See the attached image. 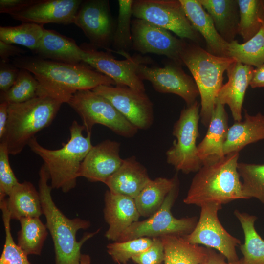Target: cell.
<instances>
[{
    "label": "cell",
    "mask_w": 264,
    "mask_h": 264,
    "mask_svg": "<svg viewBox=\"0 0 264 264\" xmlns=\"http://www.w3.org/2000/svg\"><path fill=\"white\" fill-rule=\"evenodd\" d=\"M83 125L74 120L69 127L70 137L57 150H50L41 145L34 137L28 145L33 152L44 161L48 172L52 189L67 193L74 188L81 164L93 145L91 133L84 136Z\"/></svg>",
    "instance_id": "4"
},
{
    "label": "cell",
    "mask_w": 264,
    "mask_h": 264,
    "mask_svg": "<svg viewBox=\"0 0 264 264\" xmlns=\"http://www.w3.org/2000/svg\"><path fill=\"white\" fill-rule=\"evenodd\" d=\"M200 207V217L194 229L183 238L190 243L217 250L229 262L238 261L236 247L241 244V242L229 234L220 221L218 213L222 205L209 202Z\"/></svg>",
    "instance_id": "11"
},
{
    "label": "cell",
    "mask_w": 264,
    "mask_h": 264,
    "mask_svg": "<svg viewBox=\"0 0 264 264\" xmlns=\"http://www.w3.org/2000/svg\"><path fill=\"white\" fill-rule=\"evenodd\" d=\"M137 74L142 80L150 82L158 92L173 93L181 97L187 106L194 103L199 95L193 78L176 63L160 67L149 66L143 63L139 65Z\"/></svg>",
    "instance_id": "14"
},
{
    "label": "cell",
    "mask_w": 264,
    "mask_h": 264,
    "mask_svg": "<svg viewBox=\"0 0 264 264\" xmlns=\"http://www.w3.org/2000/svg\"><path fill=\"white\" fill-rule=\"evenodd\" d=\"M119 152L120 143L109 139L93 146L81 164L78 177L105 183L123 163Z\"/></svg>",
    "instance_id": "18"
},
{
    "label": "cell",
    "mask_w": 264,
    "mask_h": 264,
    "mask_svg": "<svg viewBox=\"0 0 264 264\" xmlns=\"http://www.w3.org/2000/svg\"><path fill=\"white\" fill-rule=\"evenodd\" d=\"M35 52L43 59L69 64L82 62L83 49L75 42L57 32L44 29Z\"/></svg>",
    "instance_id": "25"
},
{
    "label": "cell",
    "mask_w": 264,
    "mask_h": 264,
    "mask_svg": "<svg viewBox=\"0 0 264 264\" xmlns=\"http://www.w3.org/2000/svg\"><path fill=\"white\" fill-rule=\"evenodd\" d=\"M234 214L242 228L244 242L240 250L246 264H264V240L257 233L255 222L257 218L235 210Z\"/></svg>",
    "instance_id": "30"
},
{
    "label": "cell",
    "mask_w": 264,
    "mask_h": 264,
    "mask_svg": "<svg viewBox=\"0 0 264 264\" xmlns=\"http://www.w3.org/2000/svg\"><path fill=\"white\" fill-rule=\"evenodd\" d=\"M150 179L144 166L131 157L124 159L104 184L110 192L134 199Z\"/></svg>",
    "instance_id": "23"
},
{
    "label": "cell",
    "mask_w": 264,
    "mask_h": 264,
    "mask_svg": "<svg viewBox=\"0 0 264 264\" xmlns=\"http://www.w3.org/2000/svg\"><path fill=\"white\" fill-rule=\"evenodd\" d=\"M228 115L224 105L217 101L205 136L197 146V154L204 164L223 157V144L228 130Z\"/></svg>",
    "instance_id": "22"
},
{
    "label": "cell",
    "mask_w": 264,
    "mask_h": 264,
    "mask_svg": "<svg viewBox=\"0 0 264 264\" xmlns=\"http://www.w3.org/2000/svg\"><path fill=\"white\" fill-rule=\"evenodd\" d=\"M180 58L191 72L199 91L201 122L208 126L218 92L223 85V73L236 61L230 57L215 56L195 43L186 42Z\"/></svg>",
    "instance_id": "6"
},
{
    "label": "cell",
    "mask_w": 264,
    "mask_h": 264,
    "mask_svg": "<svg viewBox=\"0 0 264 264\" xmlns=\"http://www.w3.org/2000/svg\"><path fill=\"white\" fill-rule=\"evenodd\" d=\"M160 238L164 249V264H200L207 256V248L190 243L183 237Z\"/></svg>",
    "instance_id": "29"
},
{
    "label": "cell",
    "mask_w": 264,
    "mask_h": 264,
    "mask_svg": "<svg viewBox=\"0 0 264 264\" xmlns=\"http://www.w3.org/2000/svg\"><path fill=\"white\" fill-rule=\"evenodd\" d=\"M227 57L256 67L264 64V19L260 31L250 40L242 44L236 40L228 43Z\"/></svg>",
    "instance_id": "32"
},
{
    "label": "cell",
    "mask_w": 264,
    "mask_h": 264,
    "mask_svg": "<svg viewBox=\"0 0 264 264\" xmlns=\"http://www.w3.org/2000/svg\"><path fill=\"white\" fill-rule=\"evenodd\" d=\"M39 83L33 75L24 69H20L18 77L11 88L0 93V102L9 105L21 103L37 95Z\"/></svg>",
    "instance_id": "36"
},
{
    "label": "cell",
    "mask_w": 264,
    "mask_h": 264,
    "mask_svg": "<svg viewBox=\"0 0 264 264\" xmlns=\"http://www.w3.org/2000/svg\"><path fill=\"white\" fill-rule=\"evenodd\" d=\"M153 238L140 237L124 242H113L108 244L107 251L115 262L125 264L132 257L147 249Z\"/></svg>",
    "instance_id": "39"
},
{
    "label": "cell",
    "mask_w": 264,
    "mask_h": 264,
    "mask_svg": "<svg viewBox=\"0 0 264 264\" xmlns=\"http://www.w3.org/2000/svg\"><path fill=\"white\" fill-rule=\"evenodd\" d=\"M132 45L142 53L163 55L174 63L182 65L180 58L186 42L172 35L168 30L145 20L132 21Z\"/></svg>",
    "instance_id": "15"
},
{
    "label": "cell",
    "mask_w": 264,
    "mask_h": 264,
    "mask_svg": "<svg viewBox=\"0 0 264 264\" xmlns=\"http://www.w3.org/2000/svg\"><path fill=\"white\" fill-rule=\"evenodd\" d=\"M237 169L242 178V188L245 199L254 198L264 205V164L241 162Z\"/></svg>",
    "instance_id": "35"
},
{
    "label": "cell",
    "mask_w": 264,
    "mask_h": 264,
    "mask_svg": "<svg viewBox=\"0 0 264 264\" xmlns=\"http://www.w3.org/2000/svg\"><path fill=\"white\" fill-rule=\"evenodd\" d=\"M20 69L13 65L0 62V93L7 91L15 82Z\"/></svg>",
    "instance_id": "42"
},
{
    "label": "cell",
    "mask_w": 264,
    "mask_h": 264,
    "mask_svg": "<svg viewBox=\"0 0 264 264\" xmlns=\"http://www.w3.org/2000/svg\"><path fill=\"white\" fill-rule=\"evenodd\" d=\"M39 175V192L46 225L53 242L55 264H80L83 245L97 234L100 228L92 232L85 233L81 240L77 241V232L89 228L90 221L79 218L70 219L66 216L52 199V188L48 184L50 177L44 164L41 166Z\"/></svg>",
    "instance_id": "2"
},
{
    "label": "cell",
    "mask_w": 264,
    "mask_h": 264,
    "mask_svg": "<svg viewBox=\"0 0 264 264\" xmlns=\"http://www.w3.org/2000/svg\"><path fill=\"white\" fill-rule=\"evenodd\" d=\"M26 51L13 44L5 43L0 40V57L1 61L8 63L11 57L24 54Z\"/></svg>",
    "instance_id": "45"
},
{
    "label": "cell",
    "mask_w": 264,
    "mask_h": 264,
    "mask_svg": "<svg viewBox=\"0 0 264 264\" xmlns=\"http://www.w3.org/2000/svg\"><path fill=\"white\" fill-rule=\"evenodd\" d=\"M5 239L3 251L0 258V264H30L27 255L16 243L12 237L10 214L7 207L6 199L0 202Z\"/></svg>",
    "instance_id": "37"
},
{
    "label": "cell",
    "mask_w": 264,
    "mask_h": 264,
    "mask_svg": "<svg viewBox=\"0 0 264 264\" xmlns=\"http://www.w3.org/2000/svg\"><path fill=\"white\" fill-rule=\"evenodd\" d=\"M104 217L109 225L105 236L116 242L122 233L141 217L134 199L107 190L104 195Z\"/></svg>",
    "instance_id": "19"
},
{
    "label": "cell",
    "mask_w": 264,
    "mask_h": 264,
    "mask_svg": "<svg viewBox=\"0 0 264 264\" xmlns=\"http://www.w3.org/2000/svg\"><path fill=\"white\" fill-rule=\"evenodd\" d=\"M67 104L81 118L87 133H91L95 124L105 126L125 137H132L138 131L108 99L92 90L77 91Z\"/></svg>",
    "instance_id": "7"
},
{
    "label": "cell",
    "mask_w": 264,
    "mask_h": 264,
    "mask_svg": "<svg viewBox=\"0 0 264 264\" xmlns=\"http://www.w3.org/2000/svg\"><path fill=\"white\" fill-rule=\"evenodd\" d=\"M74 23L82 29L92 44L109 49L114 33L108 1L82 2Z\"/></svg>",
    "instance_id": "16"
},
{
    "label": "cell",
    "mask_w": 264,
    "mask_h": 264,
    "mask_svg": "<svg viewBox=\"0 0 264 264\" xmlns=\"http://www.w3.org/2000/svg\"><path fill=\"white\" fill-rule=\"evenodd\" d=\"M132 15L170 30L181 39L195 43L201 36L187 17L179 0H136L132 4Z\"/></svg>",
    "instance_id": "10"
},
{
    "label": "cell",
    "mask_w": 264,
    "mask_h": 264,
    "mask_svg": "<svg viewBox=\"0 0 264 264\" xmlns=\"http://www.w3.org/2000/svg\"><path fill=\"white\" fill-rule=\"evenodd\" d=\"M240 20L238 34L244 42L254 37L260 30L264 19V1L237 0Z\"/></svg>",
    "instance_id": "34"
},
{
    "label": "cell",
    "mask_w": 264,
    "mask_h": 264,
    "mask_svg": "<svg viewBox=\"0 0 264 264\" xmlns=\"http://www.w3.org/2000/svg\"><path fill=\"white\" fill-rule=\"evenodd\" d=\"M178 192V180L159 210L147 219L133 223L122 233L116 242H124L140 237H183L190 234L197 223V217L177 219L173 216L171 212Z\"/></svg>",
    "instance_id": "9"
},
{
    "label": "cell",
    "mask_w": 264,
    "mask_h": 264,
    "mask_svg": "<svg viewBox=\"0 0 264 264\" xmlns=\"http://www.w3.org/2000/svg\"><path fill=\"white\" fill-rule=\"evenodd\" d=\"M250 86L253 88H264V64L254 69Z\"/></svg>",
    "instance_id": "46"
},
{
    "label": "cell",
    "mask_w": 264,
    "mask_h": 264,
    "mask_svg": "<svg viewBox=\"0 0 264 264\" xmlns=\"http://www.w3.org/2000/svg\"><path fill=\"white\" fill-rule=\"evenodd\" d=\"M133 0H119L117 27L113 37L114 47L124 50L132 45V20Z\"/></svg>",
    "instance_id": "38"
},
{
    "label": "cell",
    "mask_w": 264,
    "mask_h": 264,
    "mask_svg": "<svg viewBox=\"0 0 264 264\" xmlns=\"http://www.w3.org/2000/svg\"><path fill=\"white\" fill-rule=\"evenodd\" d=\"M9 104L5 102L0 104V139L4 135L8 119Z\"/></svg>",
    "instance_id": "47"
},
{
    "label": "cell",
    "mask_w": 264,
    "mask_h": 264,
    "mask_svg": "<svg viewBox=\"0 0 264 264\" xmlns=\"http://www.w3.org/2000/svg\"><path fill=\"white\" fill-rule=\"evenodd\" d=\"M207 248V256L200 264H246L242 257L238 261L233 262L226 261L225 257L215 249Z\"/></svg>",
    "instance_id": "44"
},
{
    "label": "cell",
    "mask_w": 264,
    "mask_h": 264,
    "mask_svg": "<svg viewBox=\"0 0 264 264\" xmlns=\"http://www.w3.org/2000/svg\"><path fill=\"white\" fill-rule=\"evenodd\" d=\"M81 48L83 49L82 61L111 78L116 85L127 86L145 92L144 83L137 74L139 65L146 62L142 58L131 57L122 52L126 59L118 60L108 52L88 47Z\"/></svg>",
    "instance_id": "13"
},
{
    "label": "cell",
    "mask_w": 264,
    "mask_h": 264,
    "mask_svg": "<svg viewBox=\"0 0 264 264\" xmlns=\"http://www.w3.org/2000/svg\"><path fill=\"white\" fill-rule=\"evenodd\" d=\"M13 64L31 73L39 83L37 95L45 94L68 103L77 91L113 86L110 77L80 63L69 64L39 57L16 58Z\"/></svg>",
    "instance_id": "1"
},
{
    "label": "cell",
    "mask_w": 264,
    "mask_h": 264,
    "mask_svg": "<svg viewBox=\"0 0 264 264\" xmlns=\"http://www.w3.org/2000/svg\"><path fill=\"white\" fill-rule=\"evenodd\" d=\"M254 69L252 66L235 61L227 68L228 81L222 85L218 92L217 101L229 106L236 122H240L242 119L244 98Z\"/></svg>",
    "instance_id": "20"
},
{
    "label": "cell",
    "mask_w": 264,
    "mask_h": 264,
    "mask_svg": "<svg viewBox=\"0 0 264 264\" xmlns=\"http://www.w3.org/2000/svg\"><path fill=\"white\" fill-rule=\"evenodd\" d=\"M6 145L0 143V202L7 198L13 188L18 184L9 161Z\"/></svg>",
    "instance_id": "40"
},
{
    "label": "cell",
    "mask_w": 264,
    "mask_h": 264,
    "mask_svg": "<svg viewBox=\"0 0 264 264\" xmlns=\"http://www.w3.org/2000/svg\"><path fill=\"white\" fill-rule=\"evenodd\" d=\"M91 258L88 254H82L80 264H90Z\"/></svg>",
    "instance_id": "48"
},
{
    "label": "cell",
    "mask_w": 264,
    "mask_h": 264,
    "mask_svg": "<svg viewBox=\"0 0 264 264\" xmlns=\"http://www.w3.org/2000/svg\"><path fill=\"white\" fill-rule=\"evenodd\" d=\"M44 30L43 25L32 22H22L14 26H0V40L22 45L35 52L40 45Z\"/></svg>",
    "instance_id": "33"
},
{
    "label": "cell",
    "mask_w": 264,
    "mask_h": 264,
    "mask_svg": "<svg viewBox=\"0 0 264 264\" xmlns=\"http://www.w3.org/2000/svg\"><path fill=\"white\" fill-rule=\"evenodd\" d=\"M178 180L176 175L172 178L151 179L134 199L140 216L148 218L159 210Z\"/></svg>",
    "instance_id": "28"
},
{
    "label": "cell",
    "mask_w": 264,
    "mask_h": 264,
    "mask_svg": "<svg viewBox=\"0 0 264 264\" xmlns=\"http://www.w3.org/2000/svg\"><path fill=\"white\" fill-rule=\"evenodd\" d=\"M199 0L220 36L228 43L235 40L240 20L237 0Z\"/></svg>",
    "instance_id": "26"
},
{
    "label": "cell",
    "mask_w": 264,
    "mask_h": 264,
    "mask_svg": "<svg viewBox=\"0 0 264 264\" xmlns=\"http://www.w3.org/2000/svg\"><path fill=\"white\" fill-rule=\"evenodd\" d=\"M239 156V152H233L203 164L193 178L184 203L200 207L209 202L222 205L245 199L237 169Z\"/></svg>",
    "instance_id": "3"
},
{
    "label": "cell",
    "mask_w": 264,
    "mask_h": 264,
    "mask_svg": "<svg viewBox=\"0 0 264 264\" xmlns=\"http://www.w3.org/2000/svg\"><path fill=\"white\" fill-rule=\"evenodd\" d=\"M63 103L47 95L39 94L26 102L9 105L8 119L0 139L9 154H20L40 131L53 121Z\"/></svg>",
    "instance_id": "5"
},
{
    "label": "cell",
    "mask_w": 264,
    "mask_h": 264,
    "mask_svg": "<svg viewBox=\"0 0 264 264\" xmlns=\"http://www.w3.org/2000/svg\"><path fill=\"white\" fill-rule=\"evenodd\" d=\"M19 221L21 229L18 232L17 244L27 256L40 255L48 235L46 224L40 217L23 218Z\"/></svg>",
    "instance_id": "31"
},
{
    "label": "cell",
    "mask_w": 264,
    "mask_h": 264,
    "mask_svg": "<svg viewBox=\"0 0 264 264\" xmlns=\"http://www.w3.org/2000/svg\"><path fill=\"white\" fill-rule=\"evenodd\" d=\"M199 106L198 101L183 109L175 123L173 135L176 139L166 153L167 162L184 174L198 172L202 163L197 154L199 137Z\"/></svg>",
    "instance_id": "8"
},
{
    "label": "cell",
    "mask_w": 264,
    "mask_h": 264,
    "mask_svg": "<svg viewBox=\"0 0 264 264\" xmlns=\"http://www.w3.org/2000/svg\"><path fill=\"white\" fill-rule=\"evenodd\" d=\"M11 220L40 217L43 215L40 196L29 181L19 182L6 198Z\"/></svg>",
    "instance_id": "27"
},
{
    "label": "cell",
    "mask_w": 264,
    "mask_h": 264,
    "mask_svg": "<svg viewBox=\"0 0 264 264\" xmlns=\"http://www.w3.org/2000/svg\"><path fill=\"white\" fill-rule=\"evenodd\" d=\"M194 28L204 39L207 51L219 57H227L228 43L219 34L210 15L199 0H179Z\"/></svg>",
    "instance_id": "21"
},
{
    "label": "cell",
    "mask_w": 264,
    "mask_h": 264,
    "mask_svg": "<svg viewBox=\"0 0 264 264\" xmlns=\"http://www.w3.org/2000/svg\"><path fill=\"white\" fill-rule=\"evenodd\" d=\"M132 259L137 264H162L164 260V249L161 238H153L151 246Z\"/></svg>",
    "instance_id": "41"
},
{
    "label": "cell",
    "mask_w": 264,
    "mask_h": 264,
    "mask_svg": "<svg viewBox=\"0 0 264 264\" xmlns=\"http://www.w3.org/2000/svg\"><path fill=\"white\" fill-rule=\"evenodd\" d=\"M92 90L108 99L138 130H146L152 125L153 103L145 92L118 85H101Z\"/></svg>",
    "instance_id": "12"
},
{
    "label": "cell",
    "mask_w": 264,
    "mask_h": 264,
    "mask_svg": "<svg viewBox=\"0 0 264 264\" xmlns=\"http://www.w3.org/2000/svg\"><path fill=\"white\" fill-rule=\"evenodd\" d=\"M264 139V115H249L244 110L243 121L236 122L228 128L223 144L225 155L239 152L246 145Z\"/></svg>",
    "instance_id": "24"
},
{
    "label": "cell",
    "mask_w": 264,
    "mask_h": 264,
    "mask_svg": "<svg viewBox=\"0 0 264 264\" xmlns=\"http://www.w3.org/2000/svg\"><path fill=\"white\" fill-rule=\"evenodd\" d=\"M82 3L81 0H37L36 2L9 15L22 22L43 25L74 23L77 12Z\"/></svg>",
    "instance_id": "17"
},
{
    "label": "cell",
    "mask_w": 264,
    "mask_h": 264,
    "mask_svg": "<svg viewBox=\"0 0 264 264\" xmlns=\"http://www.w3.org/2000/svg\"><path fill=\"white\" fill-rule=\"evenodd\" d=\"M37 0H0V13L10 14L30 6Z\"/></svg>",
    "instance_id": "43"
}]
</instances>
